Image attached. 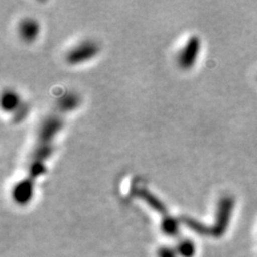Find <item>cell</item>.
Instances as JSON below:
<instances>
[{
  "label": "cell",
  "instance_id": "obj_1",
  "mask_svg": "<svg viewBox=\"0 0 257 257\" xmlns=\"http://www.w3.org/2000/svg\"><path fill=\"white\" fill-rule=\"evenodd\" d=\"M99 51V47L92 41H84L80 44L76 45L75 47L67 54V61L71 64H77L82 63L91 59L93 56L96 55Z\"/></svg>",
  "mask_w": 257,
  "mask_h": 257
},
{
  "label": "cell",
  "instance_id": "obj_2",
  "mask_svg": "<svg viewBox=\"0 0 257 257\" xmlns=\"http://www.w3.org/2000/svg\"><path fill=\"white\" fill-rule=\"evenodd\" d=\"M200 47L199 38L193 36L189 39L186 46H184L178 55V63L182 69H190L195 63Z\"/></svg>",
  "mask_w": 257,
  "mask_h": 257
},
{
  "label": "cell",
  "instance_id": "obj_3",
  "mask_svg": "<svg viewBox=\"0 0 257 257\" xmlns=\"http://www.w3.org/2000/svg\"><path fill=\"white\" fill-rule=\"evenodd\" d=\"M62 125L61 119L57 116H51L46 118L42 122L39 130L38 142L40 143H51L55 134L57 133Z\"/></svg>",
  "mask_w": 257,
  "mask_h": 257
},
{
  "label": "cell",
  "instance_id": "obj_4",
  "mask_svg": "<svg viewBox=\"0 0 257 257\" xmlns=\"http://www.w3.org/2000/svg\"><path fill=\"white\" fill-rule=\"evenodd\" d=\"M234 207V200L229 196H225L221 199L218 208V215H216V225H215V232L222 234L224 229L226 228L230 213Z\"/></svg>",
  "mask_w": 257,
  "mask_h": 257
},
{
  "label": "cell",
  "instance_id": "obj_5",
  "mask_svg": "<svg viewBox=\"0 0 257 257\" xmlns=\"http://www.w3.org/2000/svg\"><path fill=\"white\" fill-rule=\"evenodd\" d=\"M32 188H34V182L30 181L28 178L22 180L16 184L12 191L13 199L21 205L27 204L32 197V193H34Z\"/></svg>",
  "mask_w": 257,
  "mask_h": 257
},
{
  "label": "cell",
  "instance_id": "obj_6",
  "mask_svg": "<svg viewBox=\"0 0 257 257\" xmlns=\"http://www.w3.org/2000/svg\"><path fill=\"white\" fill-rule=\"evenodd\" d=\"M39 24L36 20L32 19H25L23 20L20 24L19 27V32L21 38L24 40V41L31 42L36 40V38L39 35Z\"/></svg>",
  "mask_w": 257,
  "mask_h": 257
},
{
  "label": "cell",
  "instance_id": "obj_7",
  "mask_svg": "<svg viewBox=\"0 0 257 257\" xmlns=\"http://www.w3.org/2000/svg\"><path fill=\"white\" fill-rule=\"evenodd\" d=\"M134 195L144 199L145 202H146L150 207L154 208L155 210L162 213L164 216H167V212L164 205H162V203H161L156 196L152 195L147 189H142V188L134 189Z\"/></svg>",
  "mask_w": 257,
  "mask_h": 257
},
{
  "label": "cell",
  "instance_id": "obj_8",
  "mask_svg": "<svg viewBox=\"0 0 257 257\" xmlns=\"http://www.w3.org/2000/svg\"><path fill=\"white\" fill-rule=\"evenodd\" d=\"M3 108L6 110H16L20 107V98L19 95L16 94L15 92L9 90V91H6L3 95Z\"/></svg>",
  "mask_w": 257,
  "mask_h": 257
},
{
  "label": "cell",
  "instance_id": "obj_9",
  "mask_svg": "<svg viewBox=\"0 0 257 257\" xmlns=\"http://www.w3.org/2000/svg\"><path fill=\"white\" fill-rule=\"evenodd\" d=\"M79 100L75 93H67L58 102V106L62 110H71L77 106Z\"/></svg>",
  "mask_w": 257,
  "mask_h": 257
},
{
  "label": "cell",
  "instance_id": "obj_10",
  "mask_svg": "<svg viewBox=\"0 0 257 257\" xmlns=\"http://www.w3.org/2000/svg\"><path fill=\"white\" fill-rule=\"evenodd\" d=\"M27 106L25 105H20V107L15 110V115H14V120L15 121H21V120L27 115Z\"/></svg>",
  "mask_w": 257,
  "mask_h": 257
}]
</instances>
